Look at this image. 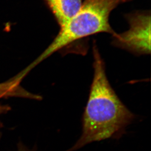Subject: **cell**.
<instances>
[{
	"label": "cell",
	"mask_w": 151,
	"mask_h": 151,
	"mask_svg": "<svg viewBox=\"0 0 151 151\" xmlns=\"http://www.w3.org/2000/svg\"><path fill=\"white\" fill-rule=\"evenodd\" d=\"M93 55L94 74L82 117V134L74 145L66 151H76L96 141L119 138L135 118L110 85L95 43Z\"/></svg>",
	"instance_id": "obj_1"
},
{
	"label": "cell",
	"mask_w": 151,
	"mask_h": 151,
	"mask_svg": "<svg viewBox=\"0 0 151 151\" xmlns=\"http://www.w3.org/2000/svg\"><path fill=\"white\" fill-rule=\"evenodd\" d=\"M128 0H84L77 13L64 26L50 46L29 65L32 68L56 51L81 39L101 32L114 35L109 23L111 12Z\"/></svg>",
	"instance_id": "obj_2"
},
{
	"label": "cell",
	"mask_w": 151,
	"mask_h": 151,
	"mask_svg": "<svg viewBox=\"0 0 151 151\" xmlns=\"http://www.w3.org/2000/svg\"><path fill=\"white\" fill-rule=\"evenodd\" d=\"M129 29L114 35L116 46L137 54L151 53V14L150 12H137L127 15Z\"/></svg>",
	"instance_id": "obj_3"
},
{
	"label": "cell",
	"mask_w": 151,
	"mask_h": 151,
	"mask_svg": "<svg viewBox=\"0 0 151 151\" xmlns=\"http://www.w3.org/2000/svg\"><path fill=\"white\" fill-rule=\"evenodd\" d=\"M60 27L64 26L78 12L83 0H44Z\"/></svg>",
	"instance_id": "obj_4"
},
{
	"label": "cell",
	"mask_w": 151,
	"mask_h": 151,
	"mask_svg": "<svg viewBox=\"0 0 151 151\" xmlns=\"http://www.w3.org/2000/svg\"><path fill=\"white\" fill-rule=\"evenodd\" d=\"M13 93V86L10 82L7 80L0 83V99L12 97Z\"/></svg>",
	"instance_id": "obj_5"
},
{
	"label": "cell",
	"mask_w": 151,
	"mask_h": 151,
	"mask_svg": "<svg viewBox=\"0 0 151 151\" xmlns=\"http://www.w3.org/2000/svg\"><path fill=\"white\" fill-rule=\"evenodd\" d=\"M10 107L9 106L0 104V117L3 114L7 113L8 111H10ZM2 126H3V124H2V123L1 122V120H0V128H1Z\"/></svg>",
	"instance_id": "obj_6"
},
{
	"label": "cell",
	"mask_w": 151,
	"mask_h": 151,
	"mask_svg": "<svg viewBox=\"0 0 151 151\" xmlns=\"http://www.w3.org/2000/svg\"><path fill=\"white\" fill-rule=\"evenodd\" d=\"M17 151H32L31 150H29V149L26 148L25 146L23 145H19L18 148L17 149Z\"/></svg>",
	"instance_id": "obj_7"
}]
</instances>
